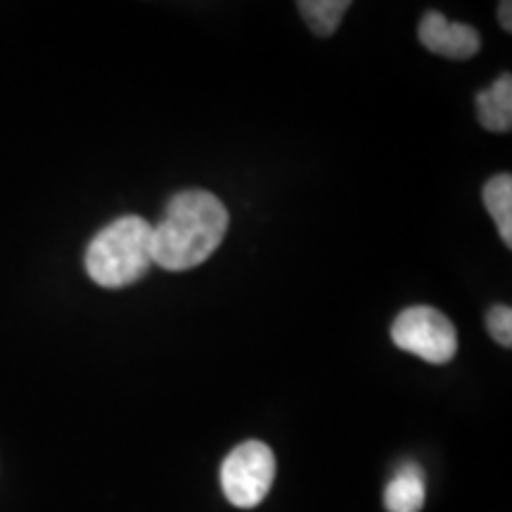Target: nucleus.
Returning a JSON list of instances; mask_svg holds the SVG:
<instances>
[{
	"label": "nucleus",
	"mask_w": 512,
	"mask_h": 512,
	"mask_svg": "<svg viewBox=\"0 0 512 512\" xmlns=\"http://www.w3.org/2000/svg\"><path fill=\"white\" fill-rule=\"evenodd\" d=\"M484 204L494 216L505 247H512V178L510 174L494 176L482 190Z\"/></svg>",
	"instance_id": "8"
},
{
	"label": "nucleus",
	"mask_w": 512,
	"mask_h": 512,
	"mask_svg": "<svg viewBox=\"0 0 512 512\" xmlns=\"http://www.w3.org/2000/svg\"><path fill=\"white\" fill-rule=\"evenodd\" d=\"M230 216L207 190H183L166 204L162 221L152 226V264L181 273L204 264L226 238Z\"/></svg>",
	"instance_id": "1"
},
{
	"label": "nucleus",
	"mask_w": 512,
	"mask_h": 512,
	"mask_svg": "<svg viewBox=\"0 0 512 512\" xmlns=\"http://www.w3.org/2000/svg\"><path fill=\"white\" fill-rule=\"evenodd\" d=\"M498 19H501V27L508 31H512V5L505 0V3L498 5Z\"/></svg>",
	"instance_id": "11"
},
{
	"label": "nucleus",
	"mask_w": 512,
	"mask_h": 512,
	"mask_svg": "<svg viewBox=\"0 0 512 512\" xmlns=\"http://www.w3.org/2000/svg\"><path fill=\"white\" fill-rule=\"evenodd\" d=\"M152 266V226L140 216H121L102 228L86 249V271L107 290L138 283Z\"/></svg>",
	"instance_id": "2"
},
{
	"label": "nucleus",
	"mask_w": 512,
	"mask_h": 512,
	"mask_svg": "<svg viewBox=\"0 0 512 512\" xmlns=\"http://www.w3.org/2000/svg\"><path fill=\"white\" fill-rule=\"evenodd\" d=\"M275 479V456L261 441L235 446L223 460V494L235 508H256L271 491Z\"/></svg>",
	"instance_id": "4"
},
{
	"label": "nucleus",
	"mask_w": 512,
	"mask_h": 512,
	"mask_svg": "<svg viewBox=\"0 0 512 512\" xmlns=\"http://www.w3.org/2000/svg\"><path fill=\"white\" fill-rule=\"evenodd\" d=\"M477 117L486 131L508 133L512 128V76L503 74L489 91L477 93Z\"/></svg>",
	"instance_id": "7"
},
{
	"label": "nucleus",
	"mask_w": 512,
	"mask_h": 512,
	"mask_svg": "<svg viewBox=\"0 0 512 512\" xmlns=\"http://www.w3.org/2000/svg\"><path fill=\"white\" fill-rule=\"evenodd\" d=\"M425 505V472L415 463L399 467L384 489L387 512H420Z\"/></svg>",
	"instance_id": "6"
},
{
	"label": "nucleus",
	"mask_w": 512,
	"mask_h": 512,
	"mask_svg": "<svg viewBox=\"0 0 512 512\" xmlns=\"http://www.w3.org/2000/svg\"><path fill=\"white\" fill-rule=\"evenodd\" d=\"M420 41L430 53L448 57V60H470L482 48V38L470 24L451 22L434 10L422 17Z\"/></svg>",
	"instance_id": "5"
},
{
	"label": "nucleus",
	"mask_w": 512,
	"mask_h": 512,
	"mask_svg": "<svg viewBox=\"0 0 512 512\" xmlns=\"http://www.w3.org/2000/svg\"><path fill=\"white\" fill-rule=\"evenodd\" d=\"M297 8L302 10L313 34L332 36L339 22H342V17L347 15L351 3L349 0H302V3H297Z\"/></svg>",
	"instance_id": "9"
},
{
	"label": "nucleus",
	"mask_w": 512,
	"mask_h": 512,
	"mask_svg": "<svg viewBox=\"0 0 512 512\" xmlns=\"http://www.w3.org/2000/svg\"><path fill=\"white\" fill-rule=\"evenodd\" d=\"M486 328L501 347H512V311L510 306H494L486 313Z\"/></svg>",
	"instance_id": "10"
},
{
	"label": "nucleus",
	"mask_w": 512,
	"mask_h": 512,
	"mask_svg": "<svg viewBox=\"0 0 512 512\" xmlns=\"http://www.w3.org/2000/svg\"><path fill=\"white\" fill-rule=\"evenodd\" d=\"M392 339L399 349L434 366H444L458 351L456 328L432 306H413L401 311L392 325Z\"/></svg>",
	"instance_id": "3"
}]
</instances>
